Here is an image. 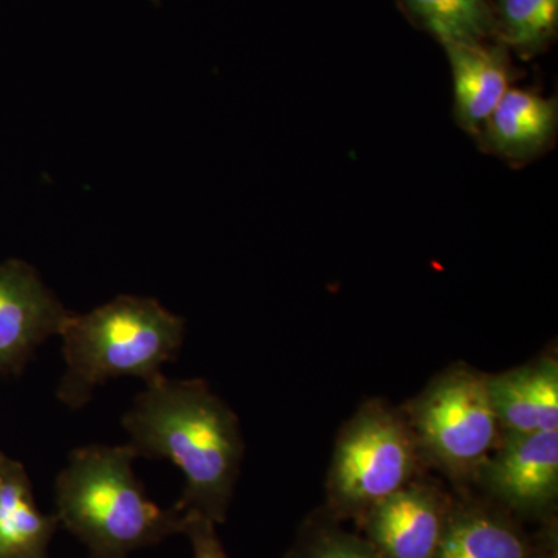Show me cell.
<instances>
[{"mask_svg": "<svg viewBox=\"0 0 558 558\" xmlns=\"http://www.w3.org/2000/svg\"><path fill=\"white\" fill-rule=\"evenodd\" d=\"M3 454H5V453H2V451H0V458H2V457H3Z\"/></svg>", "mask_w": 558, "mask_h": 558, "instance_id": "ffe728a7", "label": "cell"}, {"mask_svg": "<svg viewBox=\"0 0 558 558\" xmlns=\"http://www.w3.org/2000/svg\"><path fill=\"white\" fill-rule=\"evenodd\" d=\"M488 391L502 433L558 432V363L539 359L499 376Z\"/></svg>", "mask_w": 558, "mask_h": 558, "instance_id": "7c38bea8", "label": "cell"}, {"mask_svg": "<svg viewBox=\"0 0 558 558\" xmlns=\"http://www.w3.org/2000/svg\"><path fill=\"white\" fill-rule=\"evenodd\" d=\"M480 472L499 508L545 517L558 497V432L505 433Z\"/></svg>", "mask_w": 558, "mask_h": 558, "instance_id": "52a82bcc", "label": "cell"}, {"mask_svg": "<svg viewBox=\"0 0 558 558\" xmlns=\"http://www.w3.org/2000/svg\"><path fill=\"white\" fill-rule=\"evenodd\" d=\"M69 314L31 264H0V379L20 376L36 349L60 336Z\"/></svg>", "mask_w": 558, "mask_h": 558, "instance_id": "8992f818", "label": "cell"}, {"mask_svg": "<svg viewBox=\"0 0 558 558\" xmlns=\"http://www.w3.org/2000/svg\"><path fill=\"white\" fill-rule=\"evenodd\" d=\"M216 526L218 524L197 513H183L182 534L189 538L193 558H229Z\"/></svg>", "mask_w": 558, "mask_h": 558, "instance_id": "e0dca14e", "label": "cell"}, {"mask_svg": "<svg viewBox=\"0 0 558 558\" xmlns=\"http://www.w3.org/2000/svg\"><path fill=\"white\" fill-rule=\"evenodd\" d=\"M488 376L462 366L440 374L411 407L418 446L451 476L480 472L498 439Z\"/></svg>", "mask_w": 558, "mask_h": 558, "instance_id": "5b68a950", "label": "cell"}, {"mask_svg": "<svg viewBox=\"0 0 558 558\" xmlns=\"http://www.w3.org/2000/svg\"><path fill=\"white\" fill-rule=\"evenodd\" d=\"M89 558H106V557H94V556H90Z\"/></svg>", "mask_w": 558, "mask_h": 558, "instance_id": "d6986e66", "label": "cell"}, {"mask_svg": "<svg viewBox=\"0 0 558 558\" xmlns=\"http://www.w3.org/2000/svg\"><path fill=\"white\" fill-rule=\"evenodd\" d=\"M60 527L57 513L47 515L36 505L27 470L16 459L0 458V558H49V546Z\"/></svg>", "mask_w": 558, "mask_h": 558, "instance_id": "4fadbf2b", "label": "cell"}, {"mask_svg": "<svg viewBox=\"0 0 558 558\" xmlns=\"http://www.w3.org/2000/svg\"><path fill=\"white\" fill-rule=\"evenodd\" d=\"M556 529L549 520L542 537L534 539L505 509L453 502L433 558H542Z\"/></svg>", "mask_w": 558, "mask_h": 558, "instance_id": "8fae6325", "label": "cell"}, {"mask_svg": "<svg viewBox=\"0 0 558 558\" xmlns=\"http://www.w3.org/2000/svg\"><path fill=\"white\" fill-rule=\"evenodd\" d=\"M137 458L130 444L81 447L54 481L60 526L90 556L128 558L182 534L183 513L150 501L134 473Z\"/></svg>", "mask_w": 558, "mask_h": 558, "instance_id": "7a4b0ae2", "label": "cell"}, {"mask_svg": "<svg viewBox=\"0 0 558 558\" xmlns=\"http://www.w3.org/2000/svg\"><path fill=\"white\" fill-rule=\"evenodd\" d=\"M121 424L137 457L167 459L183 473L179 512L226 523L244 439L236 414L207 381L160 376L134 399Z\"/></svg>", "mask_w": 558, "mask_h": 558, "instance_id": "6da1fadb", "label": "cell"}, {"mask_svg": "<svg viewBox=\"0 0 558 558\" xmlns=\"http://www.w3.org/2000/svg\"><path fill=\"white\" fill-rule=\"evenodd\" d=\"M60 337L65 371L57 396L80 410L109 380L135 377L148 385L163 376L183 347L185 319L156 300L121 295L87 314L70 312Z\"/></svg>", "mask_w": 558, "mask_h": 558, "instance_id": "3957f363", "label": "cell"}, {"mask_svg": "<svg viewBox=\"0 0 558 558\" xmlns=\"http://www.w3.org/2000/svg\"><path fill=\"white\" fill-rule=\"evenodd\" d=\"M416 438L409 422L380 403L363 407L341 432L328 478L333 520L360 519L407 486L416 470Z\"/></svg>", "mask_w": 558, "mask_h": 558, "instance_id": "277c9868", "label": "cell"}, {"mask_svg": "<svg viewBox=\"0 0 558 558\" xmlns=\"http://www.w3.org/2000/svg\"><path fill=\"white\" fill-rule=\"evenodd\" d=\"M444 50L453 80V119L476 140L515 80L510 51L497 40L447 44Z\"/></svg>", "mask_w": 558, "mask_h": 558, "instance_id": "30bf717a", "label": "cell"}, {"mask_svg": "<svg viewBox=\"0 0 558 558\" xmlns=\"http://www.w3.org/2000/svg\"><path fill=\"white\" fill-rule=\"evenodd\" d=\"M558 102L535 89L510 87L490 113L476 143L520 168L545 156L556 143Z\"/></svg>", "mask_w": 558, "mask_h": 558, "instance_id": "9c48e42d", "label": "cell"}, {"mask_svg": "<svg viewBox=\"0 0 558 558\" xmlns=\"http://www.w3.org/2000/svg\"><path fill=\"white\" fill-rule=\"evenodd\" d=\"M407 20L440 46L494 39L490 0H396Z\"/></svg>", "mask_w": 558, "mask_h": 558, "instance_id": "5bb4252c", "label": "cell"}, {"mask_svg": "<svg viewBox=\"0 0 558 558\" xmlns=\"http://www.w3.org/2000/svg\"><path fill=\"white\" fill-rule=\"evenodd\" d=\"M494 40L523 60L548 49L558 31V0H494Z\"/></svg>", "mask_w": 558, "mask_h": 558, "instance_id": "9a60e30c", "label": "cell"}, {"mask_svg": "<svg viewBox=\"0 0 558 558\" xmlns=\"http://www.w3.org/2000/svg\"><path fill=\"white\" fill-rule=\"evenodd\" d=\"M288 558H384L365 537L344 531L333 520L310 521Z\"/></svg>", "mask_w": 558, "mask_h": 558, "instance_id": "2e32d148", "label": "cell"}, {"mask_svg": "<svg viewBox=\"0 0 558 558\" xmlns=\"http://www.w3.org/2000/svg\"><path fill=\"white\" fill-rule=\"evenodd\" d=\"M453 502L435 487L409 483L381 499L359 521L384 558H433Z\"/></svg>", "mask_w": 558, "mask_h": 558, "instance_id": "ba28073f", "label": "cell"}, {"mask_svg": "<svg viewBox=\"0 0 558 558\" xmlns=\"http://www.w3.org/2000/svg\"><path fill=\"white\" fill-rule=\"evenodd\" d=\"M542 558H558L557 550V529L550 534L546 548L543 550Z\"/></svg>", "mask_w": 558, "mask_h": 558, "instance_id": "ac0fdd59", "label": "cell"}]
</instances>
